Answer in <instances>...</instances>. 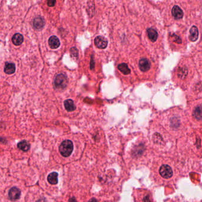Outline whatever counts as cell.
<instances>
[{
	"label": "cell",
	"mask_w": 202,
	"mask_h": 202,
	"mask_svg": "<svg viewBox=\"0 0 202 202\" xmlns=\"http://www.w3.org/2000/svg\"><path fill=\"white\" fill-rule=\"evenodd\" d=\"M73 149V145L71 141H64L59 147L60 154L64 157H67L71 155Z\"/></svg>",
	"instance_id": "obj_1"
},
{
	"label": "cell",
	"mask_w": 202,
	"mask_h": 202,
	"mask_svg": "<svg viewBox=\"0 0 202 202\" xmlns=\"http://www.w3.org/2000/svg\"><path fill=\"white\" fill-rule=\"evenodd\" d=\"M67 76L63 74H60L57 75L54 79V85L57 88H64L67 85Z\"/></svg>",
	"instance_id": "obj_2"
},
{
	"label": "cell",
	"mask_w": 202,
	"mask_h": 202,
	"mask_svg": "<svg viewBox=\"0 0 202 202\" xmlns=\"http://www.w3.org/2000/svg\"><path fill=\"white\" fill-rule=\"evenodd\" d=\"M160 174L164 178H170L173 176V170L168 165H163L160 168Z\"/></svg>",
	"instance_id": "obj_3"
},
{
	"label": "cell",
	"mask_w": 202,
	"mask_h": 202,
	"mask_svg": "<svg viewBox=\"0 0 202 202\" xmlns=\"http://www.w3.org/2000/svg\"><path fill=\"white\" fill-rule=\"evenodd\" d=\"M95 44L98 48L105 49L108 45V41L102 36H97L95 39Z\"/></svg>",
	"instance_id": "obj_4"
},
{
	"label": "cell",
	"mask_w": 202,
	"mask_h": 202,
	"mask_svg": "<svg viewBox=\"0 0 202 202\" xmlns=\"http://www.w3.org/2000/svg\"><path fill=\"white\" fill-rule=\"evenodd\" d=\"M21 195L20 190L17 187H13L11 188L9 193V196L10 198L12 200H16L19 199Z\"/></svg>",
	"instance_id": "obj_5"
},
{
	"label": "cell",
	"mask_w": 202,
	"mask_h": 202,
	"mask_svg": "<svg viewBox=\"0 0 202 202\" xmlns=\"http://www.w3.org/2000/svg\"><path fill=\"white\" fill-rule=\"evenodd\" d=\"M150 66H151V63L150 61L146 58H143L139 62L140 69L143 72H146L148 71L150 68Z\"/></svg>",
	"instance_id": "obj_6"
},
{
	"label": "cell",
	"mask_w": 202,
	"mask_h": 202,
	"mask_svg": "<svg viewBox=\"0 0 202 202\" xmlns=\"http://www.w3.org/2000/svg\"><path fill=\"white\" fill-rule=\"evenodd\" d=\"M172 15L175 19H181L183 17V12L177 6H174L172 9Z\"/></svg>",
	"instance_id": "obj_7"
},
{
	"label": "cell",
	"mask_w": 202,
	"mask_h": 202,
	"mask_svg": "<svg viewBox=\"0 0 202 202\" xmlns=\"http://www.w3.org/2000/svg\"><path fill=\"white\" fill-rule=\"evenodd\" d=\"M49 44L52 49H57L60 46V41L57 37L53 36L49 40Z\"/></svg>",
	"instance_id": "obj_8"
},
{
	"label": "cell",
	"mask_w": 202,
	"mask_h": 202,
	"mask_svg": "<svg viewBox=\"0 0 202 202\" xmlns=\"http://www.w3.org/2000/svg\"><path fill=\"white\" fill-rule=\"evenodd\" d=\"M198 37V29L196 26H193L190 30L189 39L191 42H195L197 40Z\"/></svg>",
	"instance_id": "obj_9"
},
{
	"label": "cell",
	"mask_w": 202,
	"mask_h": 202,
	"mask_svg": "<svg viewBox=\"0 0 202 202\" xmlns=\"http://www.w3.org/2000/svg\"><path fill=\"white\" fill-rule=\"evenodd\" d=\"M64 105L65 109H66L67 112H71L74 111L76 109V106L74 104L73 101L70 99L65 100L64 102Z\"/></svg>",
	"instance_id": "obj_10"
},
{
	"label": "cell",
	"mask_w": 202,
	"mask_h": 202,
	"mask_svg": "<svg viewBox=\"0 0 202 202\" xmlns=\"http://www.w3.org/2000/svg\"><path fill=\"white\" fill-rule=\"evenodd\" d=\"M148 36L150 40L153 42H155L158 38V33L155 30L152 28H150L147 30Z\"/></svg>",
	"instance_id": "obj_11"
},
{
	"label": "cell",
	"mask_w": 202,
	"mask_h": 202,
	"mask_svg": "<svg viewBox=\"0 0 202 202\" xmlns=\"http://www.w3.org/2000/svg\"><path fill=\"white\" fill-rule=\"evenodd\" d=\"M44 25V20L42 18L39 17L36 18L33 21V26L36 29H41L43 27Z\"/></svg>",
	"instance_id": "obj_12"
},
{
	"label": "cell",
	"mask_w": 202,
	"mask_h": 202,
	"mask_svg": "<svg viewBox=\"0 0 202 202\" xmlns=\"http://www.w3.org/2000/svg\"><path fill=\"white\" fill-rule=\"evenodd\" d=\"M47 180L51 184H56L58 183V174L56 172L50 173L48 175Z\"/></svg>",
	"instance_id": "obj_13"
},
{
	"label": "cell",
	"mask_w": 202,
	"mask_h": 202,
	"mask_svg": "<svg viewBox=\"0 0 202 202\" xmlns=\"http://www.w3.org/2000/svg\"><path fill=\"white\" fill-rule=\"evenodd\" d=\"M16 71L15 65L13 63H6L4 67V72L7 74H12Z\"/></svg>",
	"instance_id": "obj_14"
},
{
	"label": "cell",
	"mask_w": 202,
	"mask_h": 202,
	"mask_svg": "<svg viewBox=\"0 0 202 202\" xmlns=\"http://www.w3.org/2000/svg\"><path fill=\"white\" fill-rule=\"evenodd\" d=\"M13 43L16 46L20 45L23 42V36L19 33H16L13 37Z\"/></svg>",
	"instance_id": "obj_15"
},
{
	"label": "cell",
	"mask_w": 202,
	"mask_h": 202,
	"mask_svg": "<svg viewBox=\"0 0 202 202\" xmlns=\"http://www.w3.org/2000/svg\"><path fill=\"white\" fill-rule=\"evenodd\" d=\"M193 116L197 120L202 119V106H199L195 108L193 112Z\"/></svg>",
	"instance_id": "obj_16"
},
{
	"label": "cell",
	"mask_w": 202,
	"mask_h": 202,
	"mask_svg": "<svg viewBox=\"0 0 202 202\" xmlns=\"http://www.w3.org/2000/svg\"><path fill=\"white\" fill-rule=\"evenodd\" d=\"M18 148L24 152H27L30 149V145L26 141H23L18 144Z\"/></svg>",
	"instance_id": "obj_17"
},
{
	"label": "cell",
	"mask_w": 202,
	"mask_h": 202,
	"mask_svg": "<svg viewBox=\"0 0 202 202\" xmlns=\"http://www.w3.org/2000/svg\"><path fill=\"white\" fill-rule=\"evenodd\" d=\"M118 69L124 74L128 75L130 73V69L126 63H121L118 65Z\"/></svg>",
	"instance_id": "obj_18"
},
{
	"label": "cell",
	"mask_w": 202,
	"mask_h": 202,
	"mask_svg": "<svg viewBox=\"0 0 202 202\" xmlns=\"http://www.w3.org/2000/svg\"><path fill=\"white\" fill-rule=\"evenodd\" d=\"M173 37L174 38V41L175 42H176L178 44H180V43H181V39H180V38L179 36H177L175 35H173Z\"/></svg>",
	"instance_id": "obj_19"
},
{
	"label": "cell",
	"mask_w": 202,
	"mask_h": 202,
	"mask_svg": "<svg viewBox=\"0 0 202 202\" xmlns=\"http://www.w3.org/2000/svg\"><path fill=\"white\" fill-rule=\"evenodd\" d=\"M56 0H47V4L49 7H53L55 5Z\"/></svg>",
	"instance_id": "obj_20"
}]
</instances>
